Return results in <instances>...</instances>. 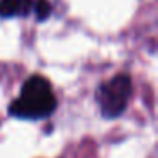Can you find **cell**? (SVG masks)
<instances>
[{"label": "cell", "instance_id": "6da1fadb", "mask_svg": "<svg viewBox=\"0 0 158 158\" xmlns=\"http://www.w3.org/2000/svg\"><path fill=\"white\" fill-rule=\"evenodd\" d=\"M55 109L56 97L51 83L41 75H32L24 82L19 97L9 107V112L19 119L38 121L49 117Z\"/></svg>", "mask_w": 158, "mask_h": 158}, {"label": "cell", "instance_id": "7a4b0ae2", "mask_svg": "<svg viewBox=\"0 0 158 158\" xmlns=\"http://www.w3.org/2000/svg\"><path fill=\"white\" fill-rule=\"evenodd\" d=\"M133 95V82L127 75L112 77L99 87L97 100H99L100 114L106 119H116L127 109L129 99Z\"/></svg>", "mask_w": 158, "mask_h": 158}, {"label": "cell", "instance_id": "3957f363", "mask_svg": "<svg viewBox=\"0 0 158 158\" xmlns=\"http://www.w3.org/2000/svg\"><path fill=\"white\" fill-rule=\"evenodd\" d=\"M34 10V0H0V17H26Z\"/></svg>", "mask_w": 158, "mask_h": 158}, {"label": "cell", "instance_id": "277c9868", "mask_svg": "<svg viewBox=\"0 0 158 158\" xmlns=\"http://www.w3.org/2000/svg\"><path fill=\"white\" fill-rule=\"evenodd\" d=\"M34 10L38 15V21H44L51 14V4L48 0H38V2H34Z\"/></svg>", "mask_w": 158, "mask_h": 158}]
</instances>
